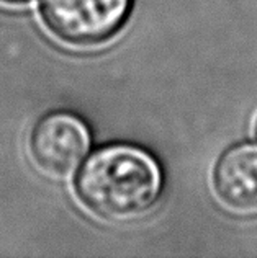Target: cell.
I'll list each match as a JSON object with an SVG mask.
<instances>
[{
    "label": "cell",
    "instance_id": "cell-1",
    "mask_svg": "<svg viewBox=\"0 0 257 258\" xmlns=\"http://www.w3.org/2000/svg\"><path fill=\"white\" fill-rule=\"evenodd\" d=\"M79 200L107 221H128L156 205L162 172L151 154L131 144L97 149L80 167L76 180Z\"/></svg>",
    "mask_w": 257,
    "mask_h": 258
},
{
    "label": "cell",
    "instance_id": "cell-2",
    "mask_svg": "<svg viewBox=\"0 0 257 258\" xmlns=\"http://www.w3.org/2000/svg\"><path fill=\"white\" fill-rule=\"evenodd\" d=\"M131 0H41V15L61 41L89 47L105 43L123 26Z\"/></svg>",
    "mask_w": 257,
    "mask_h": 258
},
{
    "label": "cell",
    "instance_id": "cell-3",
    "mask_svg": "<svg viewBox=\"0 0 257 258\" xmlns=\"http://www.w3.org/2000/svg\"><path fill=\"white\" fill-rule=\"evenodd\" d=\"M89 147V127L69 111L44 114L30 136L31 159L38 170L51 178H66L77 170Z\"/></svg>",
    "mask_w": 257,
    "mask_h": 258
},
{
    "label": "cell",
    "instance_id": "cell-4",
    "mask_svg": "<svg viewBox=\"0 0 257 258\" xmlns=\"http://www.w3.org/2000/svg\"><path fill=\"white\" fill-rule=\"evenodd\" d=\"M213 188L228 208L257 209V144L242 142L221 154L213 170Z\"/></svg>",
    "mask_w": 257,
    "mask_h": 258
},
{
    "label": "cell",
    "instance_id": "cell-5",
    "mask_svg": "<svg viewBox=\"0 0 257 258\" xmlns=\"http://www.w3.org/2000/svg\"><path fill=\"white\" fill-rule=\"evenodd\" d=\"M7 2H23V0H7Z\"/></svg>",
    "mask_w": 257,
    "mask_h": 258
},
{
    "label": "cell",
    "instance_id": "cell-6",
    "mask_svg": "<svg viewBox=\"0 0 257 258\" xmlns=\"http://www.w3.org/2000/svg\"><path fill=\"white\" fill-rule=\"evenodd\" d=\"M255 134H257V124H255Z\"/></svg>",
    "mask_w": 257,
    "mask_h": 258
}]
</instances>
